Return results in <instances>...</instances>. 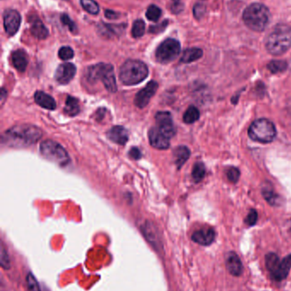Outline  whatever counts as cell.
I'll return each mask as SVG.
<instances>
[{"label":"cell","instance_id":"cell-42","mask_svg":"<svg viewBox=\"0 0 291 291\" xmlns=\"http://www.w3.org/2000/svg\"><path fill=\"white\" fill-rule=\"evenodd\" d=\"M173 1H174L175 3H178V2H179V0H173Z\"/></svg>","mask_w":291,"mask_h":291},{"label":"cell","instance_id":"cell-15","mask_svg":"<svg viewBox=\"0 0 291 291\" xmlns=\"http://www.w3.org/2000/svg\"><path fill=\"white\" fill-rule=\"evenodd\" d=\"M192 239L201 245H210L215 239V232L212 228L200 229L192 234Z\"/></svg>","mask_w":291,"mask_h":291},{"label":"cell","instance_id":"cell-21","mask_svg":"<svg viewBox=\"0 0 291 291\" xmlns=\"http://www.w3.org/2000/svg\"><path fill=\"white\" fill-rule=\"evenodd\" d=\"M191 155V152L188 147L186 146H179L176 147L173 151V158H174V163L178 169H180L182 166L188 160Z\"/></svg>","mask_w":291,"mask_h":291},{"label":"cell","instance_id":"cell-35","mask_svg":"<svg viewBox=\"0 0 291 291\" xmlns=\"http://www.w3.org/2000/svg\"><path fill=\"white\" fill-rule=\"evenodd\" d=\"M227 176L230 182H232V183H236L240 177V171L237 168L231 167L227 171Z\"/></svg>","mask_w":291,"mask_h":291},{"label":"cell","instance_id":"cell-12","mask_svg":"<svg viewBox=\"0 0 291 291\" xmlns=\"http://www.w3.org/2000/svg\"><path fill=\"white\" fill-rule=\"evenodd\" d=\"M22 22V18L18 11L15 10H8L4 14V27L6 29V33L10 36L16 34L19 30L20 25Z\"/></svg>","mask_w":291,"mask_h":291},{"label":"cell","instance_id":"cell-31","mask_svg":"<svg viewBox=\"0 0 291 291\" xmlns=\"http://www.w3.org/2000/svg\"><path fill=\"white\" fill-rule=\"evenodd\" d=\"M162 16V10L157 6H151L146 11V17L152 22H158Z\"/></svg>","mask_w":291,"mask_h":291},{"label":"cell","instance_id":"cell-41","mask_svg":"<svg viewBox=\"0 0 291 291\" xmlns=\"http://www.w3.org/2000/svg\"><path fill=\"white\" fill-rule=\"evenodd\" d=\"M105 16L108 19H111V20H114V19L118 18L120 16V14L117 13L116 11H105Z\"/></svg>","mask_w":291,"mask_h":291},{"label":"cell","instance_id":"cell-34","mask_svg":"<svg viewBox=\"0 0 291 291\" xmlns=\"http://www.w3.org/2000/svg\"><path fill=\"white\" fill-rule=\"evenodd\" d=\"M61 22H62V24L67 26L69 28L70 32H73V33H76L77 32V27H76V23L66 14H62V16H61Z\"/></svg>","mask_w":291,"mask_h":291},{"label":"cell","instance_id":"cell-37","mask_svg":"<svg viewBox=\"0 0 291 291\" xmlns=\"http://www.w3.org/2000/svg\"><path fill=\"white\" fill-rule=\"evenodd\" d=\"M193 12H194L195 17L199 20V19L202 18V16H204L205 12H206V8H205V6H203V5L197 4V5L194 6Z\"/></svg>","mask_w":291,"mask_h":291},{"label":"cell","instance_id":"cell-17","mask_svg":"<svg viewBox=\"0 0 291 291\" xmlns=\"http://www.w3.org/2000/svg\"><path fill=\"white\" fill-rule=\"evenodd\" d=\"M107 137L115 143L123 146L129 139V134L124 127L117 126H114L108 131Z\"/></svg>","mask_w":291,"mask_h":291},{"label":"cell","instance_id":"cell-28","mask_svg":"<svg viewBox=\"0 0 291 291\" xmlns=\"http://www.w3.org/2000/svg\"><path fill=\"white\" fill-rule=\"evenodd\" d=\"M82 8L88 13L97 15L99 12V6L94 0H81Z\"/></svg>","mask_w":291,"mask_h":291},{"label":"cell","instance_id":"cell-38","mask_svg":"<svg viewBox=\"0 0 291 291\" xmlns=\"http://www.w3.org/2000/svg\"><path fill=\"white\" fill-rule=\"evenodd\" d=\"M167 23H168V22L165 21V22H162L160 24L151 26L150 27V32H152V33H160V32H162V31H164L166 29Z\"/></svg>","mask_w":291,"mask_h":291},{"label":"cell","instance_id":"cell-36","mask_svg":"<svg viewBox=\"0 0 291 291\" xmlns=\"http://www.w3.org/2000/svg\"><path fill=\"white\" fill-rule=\"evenodd\" d=\"M257 220H258L257 211H254V210H251L248 216H247V217L245 218V223L248 225V226H249V227H251V226L256 225V222H257Z\"/></svg>","mask_w":291,"mask_h":291},{"label":"cell","instance_id":"cell-3","mask_svg":"<svg viewBox=\"0 0 291 291\" xmlns=\"http://www.w3.org/2000/svg\"><path fill=\"white\" fill-rule=\"evenodd\" d=\"M270 11L267 6L260 3L252 4L243 14V22L249 29L262 32L269 24Z\"/></svg>","mask_w":291,"mask_h":291},{"label":"cell","instance_id":"cell-6","mask_svg":"<svg viewBox=\"0 0 291 291\" xmlns=\"http://www.w3.org/2000/svg\"><path fill=\"white\" fill-rule=\"evenodd\" d=\"M266 267L273 280H284L291 269V254L280 260L275 253H268L266 256Z\"/></svg>","mask_w":291,"mask_h":291},{"label":"cell","instance_id":"cell-40","mask_svg":"<svg viewBox=\"0 0 291 291\" xmlns=\"http://www.w3.org/2000/svg\"><path fill=\"white\" fill-rule=\"evenodd\" d=\"M129 156L133 159H139L142 157V154L138 147H132L129 151Z\"/></svg>","mask_w":291,"mask_h":291},{"label":"cell","instance_id":"cell-22","mask_svg":"<svg viewBox=\"0 0 291 291\" xmlns=\"http://www.w3.org/2000/svg\"><path fill=\"white\" fill-rule=\"evenodd\" d=\"M202 50L199 48L187 49L184 51L183 55L181 56L180 62L183 63H191L200 59L202 56Z\"/></svg>","mask_w":291,"mask_h":291},{"label":"cell","instance_id":"cell-4","mask_svg":"<svg viewBox=\"0 0 291 291\" xmlns=\"http://www.w3.org/2000/svg\"><path fill=\"white\" fill-rule=\"evenodd\" d=\"M149 69L146 63L138 60H127L120 69V80L126 86H134L148 77Z\"/></svg>","mask_w":291,"mask_h":291},{"label":"cell","instance_id":"cell-26","mask_svg":"<svg viewBox=\"0 0 291 291\" xmlns=\"http://www.w3.org/2000/svg\"><path fill=\"white\" fill-rule=\"evenodd\" d=\"M206 174V169L203 163L201 162L195 163L193 170H192V178L195 182H200L204 178Z\"/></svg>","mask_w":291,"mask_h":291},{"label":"cell","instance_id":"cell-1","mask_svg":"<svg viewBox=\"0 0 291 291\" xmlns=\"http://www.w3.org/2000/svg\"><path fill=\"white\" fill-rule=\"evenodd\" d=\"M42 136V131L37 126L21 124L13 126L6 131L2 137V142L9 147H29L40 141Z\"/></svg>","mask_w":291,"mask_h":291},{"label":"cell","instance_id":"cell-20","mask_svg":"<svg viewBox=\"0 0 291 291\" xmlns=\"http://www.w3.org/2000/svg\"><path fill=\"white\" fill-rule=\"evenodd\" d=\"M12 64L19 72H24L28 64V57L23 50H17L12 54Z\"/></svg>","mask_w":291,"mask_h":291},{"label":"cell","instance_id":"cell-16","mask_svg":"<svg viewBox=\"0 0 291 291\" xmlns=\"http://www.w3.org/2000/svg\"><path fill=\"white\" fill-rule=\"evenodd\" d=\"M226 265H227V271L232 276L239 277V276L242 275V273H243V264H242L240 258L233 251H231L227 254Z\"/></svg>","mask_w":291,"mask_h":291},{"label":"cell","instance_id":"cell-30","mask_svg":"<svg viewBox=\"0 0 291 291\" xmlns=\"http://www.w3.org/2000/svg\"><path fill=\"white\" fill-rule=\"evenodd\" d=\"M146 30V23L143 20H136L133 22L132 28V34L134 37H140L144 34Z\"/></svg>","mask_w":291,"mask_h":291},{"label":"cell","instance_id":"cell-24","mask_svg":"<svg viewBox=\"0 0 291 291\" xmlns=\"http://www.w3.org/2000/svg\"><path fill=\"white\" fill-rule=\"evenodd\" d=\"M200 118L199 110L197 109V107H190L188 109L186 110V112L184 114L183 119L184 122L186 123H193L197 122Z\"/></svg>","mask_w":291,"mask_h":291},{"label":"cell","instance_id":"cell-11","mask_svg":"<svg viewBox=\"0 0 291 291\" xmlns=\"http://www.w3.org/2000/svg\"><path fill=\"white\" fill-rule=\"evenodd\" d=\"M157 89H158V83L156 81L152 80L147 84V86L142 89L135 96L134 104L136 105V107L139 108L146 107L157 92Z\"/></svg>","mask_w":291,"mask_h":291},{"label":"cell","instance_id":"cell-9","mask_svg":"<svg viewBox=\"0 0 291 291\" xmlns=\"http://www.w3.org/2000/svg\"><path fill=\"white\" fill-rule=\"evenodd\" d=\"M180 44L174 38H167L163 41L156 51L157 62L167 64L173 62L180 53Z\"/></svg>","mask_w":291,"mask_h":291},{"label":"cell","instance_id":"cell-19","mask_svg":"<svg viewBox=\"0 0 291 291\" xmlns=\"http://www.w3.org/2000/svg\"><path fill=\"white\" fill-rule=\"evenodd\" d=\"M34 101L36 103L43 108L48 110H55L57 108V103L52 96L44 91H39L34 94Z\"/></svg>","mask_w":291,"mask_h":291},{"label":"cell","instance_id":"cell-5","mask_svg":"<svg viewBox=\"0 0 291 291\" xmlns=\"http://www.w3.org/2000/svg\"><path fill=\"white\" fill-rule=\"evenodd\" d=\"M87 77L90 83L102 81L106 90L111 93H116L117 91L116 75L112 65L106 63L93 65L87 70Z\"/></svg>","mask_w":291,"mask_h":291},{"label":"cell","instance_id":"cell-8","mask_svg":"<svg viewBox=\"0 0 291 291\" xmlns=\"http://www.w3.org/2000/svg\"><path fill=\"white\" fill-rule=\"evenodd\" d=\"M277 131L274 124L266 118L256 120L248 130L251 139L261 143H270L275 139Z\"/></svg>","mask_w":291,"mask_h":291},{"label":"cell","instance_id":"cell-39","mask_svg":"<svg viewBox=\"0 0 291 291\" xmlns=\"http://www.w3.org/2000/svg\"><path fill=\"white\" fill-rule=\"evenodd\" d=\"M1 265L6 269H7L10 267V260H9L8 255L6 253V251L4 250L3 247L1 248Z\"/></svg>","mask_w":291,"mask_h":291},{"label":"cell","instance_id":"cell-2","mask_svg":"<svg viewBox=\"0 0 291 291\" xmlns=\"http://www.w3.org/2000/svg\"><path fill=\"white\" fill-rule=\"evenodd\" d=\"M291 46V27L278 24L267 37L266 47L270 54L280 56L285 53Z\"/></svg>","mask_w":291,"mask_h":291},{"label":"cell","instance_id":"cell-33","mask_svg":"<svg viewBox=\"0 0 291 291\" xmlns=\"http://www.w3.org/2000/svg\"><path fill=\"white\" fill-rule=\"evenodd\" d=\"M58 56H59L60 59L68 61L73 58L75 53H74L73 49L68 46H63L58 51Z\"/></svg>","mask_w":291,"mask_h":291},{"label":"cell","instance_id":"cell-10","mask_svg":"<svg viewBox=\"0 0 291 291\" xmlns=\"http://www.w3.org/2000/svg\"><path fill=\"white\" fill-rule=\"evenodd\" d=\"M155 118L157 121V128L159 129L166 137L170 139L175 135V128L173 124L172 115L170 112H158Z\"/></svg>","mask_w":291,"mask_h":291},{"label":"cell","instance_id":"cell-14","mask_svg":"<svg viewBox=\"0 0 291 291\" xmlns=\"http://www.w3.org/2000/svg\"><path fill=\"white\" fill-rule=\"evenodd\" d=\"M150 144L159 150L167 149L170 146L169 138L166 137L157 127H153L149 131Z\"/></svg>","mask_w":291,"mask_h":291},{"label":"cell","instance_id":"cell-13","mask_svg":"<svg viewBox=\"0 0 291 291\" xmlns=\"http://www.w3.org/2000/svg\"><path fill=\"white\" fill-rule=\"evenodd\" d=\"M76 74V66L70 62H66L57 67L55 73V78L61 85H67L73 79Z\"/></svg>","mask_w":291,"mask_h":291},{"label":"cell","instance_id":"cell-29","mask_svg":"<svg viewBox=\"0 0 291 291\" xmlns=\"http://www.w3.org/2000/svg\"><path fill=\"white\" fill-rule=\"evenodd\" d=\"M287 67H288V64L284 61H272L267 65V68L272 73L284 72L287 69Z\"/></svg>","mask_w":291,"mask_h":291},{"label":"cell","instance_id":"cell-27","mask_svg":"<svg viewBox=\"0 0 291 291\" xmlns=\"http://www.w3.org/2000/svg\"><path fill=\"white\" fill-rule=\"evenodd\" d=\"M143 231L144 232L146 238L150 241V243H153V244L158 243V242H157V231L155 229V227H152V225L151 223L144 224L143 227Z\"/></svg>","mask_w":291,"mask_h":291},{"label":"cell","instance_id":"cell-32","mask_svg":"<svg viewBox=\"0 0 291 291\" xmlns=\"http://www.w3.org/2000/svg\"><path fill=\"white\" fill-rule=\"evenodd\" d=\"M26 282L28 291H41L38 281L36 280L35 277L32 275V273H29L27 274Z\"/></svg>","mask_w":291,"mask_h":291},{"label":"cell","instance_id":"cell-23","mask_svg":"<svg viewBox=\"0 0 291 291\" xmlns=\"http://www.w3.org/2000/svg\"><path fill=\"white\" fill-rule=\"evenodd\" d=\"M81 111L78 100L73 96H67L65 102L64 112L66 114L71 117L76 116Z\"/></svg>","mask_w":291,"mask_h":291},{"label":"cell","instance_id":"cell-25","mask_svg":"<svg viewBox=\"0 0 291 291\" xmlns=\"http://www.w3.org/2000/svg\"><path fill=\"white\" fill-rule=\"evenodd\" d=\"M262 195L264 197L265 199L272 205H277L278 204V202L280 201L279 197H278L275 192H273L272 187H265L262 189Z\"/></svg>","mask_w":291,"mask_h":291},{"label":"cell","instance_id":"cell-18","mask_svg":"<svg viewBox=\"0 0 291 291\" xmlns=\"http://www.w3.org/2000/svg\"><path fill=\"white\" fill-rule=\"evenodd\" d=\"M30 30L32 32V36H34L39 39H45L48 37L49 32L46 26L41 19L36 16H33L29 19Z\"/></svg>","mask_w":291,"mask_h":291},{"label":"cell","instance_id":"cell-7","mask_svg":"<svg viewBox=\"0 0 291 291\" xmlns=\"http://www.w3.org/2000/svg\"><path fill=\"white\" fill-rule=\"evenodd\" d=\"M41 154L44 158L47 160L51 161L52 163L58 164L61 167L67 166L70 162V158L67 154V151L62 145L58 142L52 141V140H46L41 143Z\"/></svg>","mask_w":291,"mask_h":291}]
</instances>
